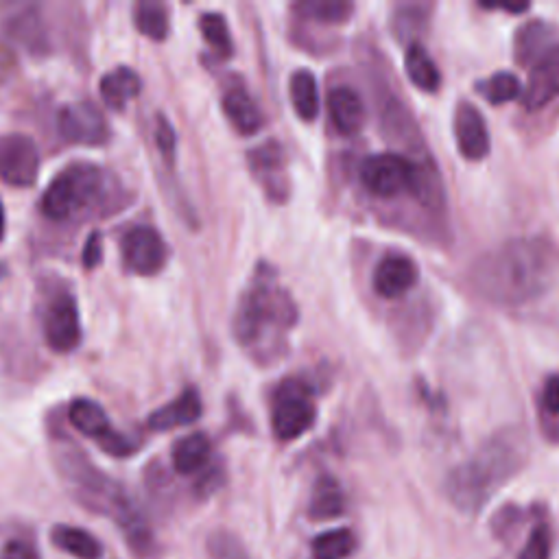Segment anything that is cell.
Listing matches in <instances>:
<instances>
[{"label":"cell","mask_w":559,"mask_h":559,"mask_svg":"<svg viewBox=\"0 0 559 559\" xmlns=\"http://www.w3.org/2000/svg\"><path fill=\"white\" fill-rule=\"evenodd\" d=\"M223 114L241 136H256L265 127V114L252 94L241 83H234L223 92Z\"/></svg>","instance_id":"cell-18"},{"label":"cell","mask_w":559,"mask_h":559,"mask_svg":"<svg viewBox=\"0 0 559 559\" xmlns=\"http://www.w3.org/2000/svg\"><path fill=\"white\" fill-rule=\"evenodd\" d=\"M529 439L518 426L487 437L474 453L448 472L444 492L463 514H479L485 503L527 466Z\"/></svg>","instance_id":"cell-4"},{"label":"cell","mask_w":559,"mask_h":559,"mask_svg":"<svg viewBox=\"0 0 559 559\" xmlns=\"http://www.w3.org/2000/svg\"><path fill=\"white\" fill-rule=\"evenodd\" d=\"M356 549V538L350 529H332L319 533L313 540L315 559H348Z\"/></svg>","instance_id":"cell-32"},{"label":"cell","mask_w":559,"mask_h":559,"mask_svg":"<svg viewBox=\"0 0 559 559\" xmlns=\"http://www.w3.org/2000/svg\"><path fill=\"white\" fill-rule=\"evenodd\" d=\"M129 204L127 190L114 175L90 162H75L59 171L46 186L40 208L51 221H81L121 212Z\"/></svg>","instance_id":"cell-5"},{"label":"cell","mask_w":559,"mask_h":559,"mask_svg":"<svg viewBox=\"0 0 559 559\" xmlns=\"http://www.w3.org/2000/svg\"><path fill=\"white\" fill-rule=\"evenodd\" d=\"M522 520V511L514 505H507L501 511H496L492 520V529L498 538H507V533L514 531V527Z\"/></svg>","instance_id":"cell-37"},{"label":"cell","mask_w":559,"mask_h":559,"mask_svg":"<svg viewBox=\"0 0 559 559\" xmlns=\"http://www.w3.org/2000/svg\"><path fill=\"white\" fill-rule=\"evenodd\" d=\"M212 455V442L206 433H193L182 437L173 446L171 461L175 472L180 474H197L208 466Z\"/></svg>","instance_id":"cell-24"},{"label":"cell","mask_w":559,"mask_h":559,"mask_svg":"<svg viewBox=\"0 0 559 559\" xmlns=\"http://www.w3.org/2000/svg\"><path fill=\"white\" fill-rule=\"evenodd\" d=\"M328 116L332 125L343 136L359 134L365 125V101L359 92L350 86H337L328 92L326 99Z\"/></svg>","instance_id":"cell-19"},{"label":"cell","mask_w":559,"mask_h":559,"mask_svg":"<svg viewBox=\"0 0 559 559\" xmlns=\"http://www.w3.org/2000/svg\"><path fill=\"white\" fill-rule=\"evenodd\" d=\"M293 11L308 22H317V25L326 27H339L346 25L352 18L354 5L346 3V0H302V3L293 5Z\"/></svg>","instance_id":"cell-28"},{"label":"cell","mask_w":559,"mask_h":559,"mask_svg":"<svg viewBox=\"0 0 559 559\" xmlns=\"http://www.w3.org/2000/svg\"><path fill=\"white\" fill-rule=\"evenodd\" d=\"M555 27L546 20H529L514 35V59L518 66H529L551 49Z\"/></svg>","instance_id":"cell-21"},{"label":"cell","mask_w":559,"mask_h":559,"mask_svg":"<svg viewBox=\"0 0 559 559\" xmlns=\"http://www.w3.org/2000/svg\"><path fill=\"white\" fill-rule=\"evenodd\" d=\"M142 90V79L134 68L118 66L105 73L99 81L103 103L114 112H123L129 101H134Z\"/></svg>","instance_id":"cell-22"},{"label":"cell","mask_w":559,"mask_h":559,"mask_svg":"<svg viewBox=\"0 0 559 559\" xmlns=\"http://www.w3.org/2000/svg\"><path fill=\"white\" fill-rule=\"evenodd\" d=\"M134 22H136V29L153 42H164L169 38V31H171L169 9H166V5L158 3V0H140V3L134 7Z\"/></svg>","instance_id":"cell-29"},{"label":"cell","mask_w":559,"mask_h":559,"mask_svg":"<svg viewBox=\"0 0 559 559\" xmlns=\"http://www.w3.org/2000/svg\"><path fill=\"white\" fill-rule=\"evenodd\" d=\"M553 551V533L546 522H538L529 533L525 549L520 551L518 559H551Z\"/></svg>","instance_id":"cell-35"},{"label":"cell","mask_w":559,"mask_h":559,"mask_svg":"<svg viewBox=\"0 0 559 559\" xmlns=\"http://www.w3.org/2000/svg\"><path fill=\"white\" fill-rule=\"evenodd\" d=\"M208 553L212 559H252L239 535L225 529L210 533Z\"/></svg>","instance_id":"cell-34"},{"label":"cell","mask_w":559,"mask_h":559,"mask_svg":"<svg viewBox=\"0 0 559 559\" xmlns=\"http://www.w3.org/2000/svg\"><path fill=\"white\" fill-rule=\"evenodd\" d=\"M156 145L164 156V160L173 164L175 162V149H177V136H175L173 125L169 123V118L162 116V114H158V118H156Z\"/></svg>","instance_id":"cell-36"},{"label":"cell","mask_w":559,"mask_h":559,"mask_svg":"<svg viewBox=\"0 0 559 559\" xmlns=\"http://www.w3.org/2000/svg\"><path fill=\"white\" fill-rule=\"evenodd\" d=\"M247 164L254 180L263 186L269 201L284 204L289 197L287 153L278 140H267L263 145L247 151Z\"/></svg>","instance_id":"cell-13"},{"label":"cell","mask_w":559,"mask_h":559,"mask_svg":"<svg viewBox=\"0 0 559 559\" xmlns=\"http://www.w3.org/2000/svg\"><path fill=\"white\" fill-rule=\"evenodd\" d=\"M121 254L125 267L136 276H156L169 260V245L156 228L138 225L123 236Z\"/></svg>","instance_id":"cell-11"},{"label":"cell","mask_w":559,"mask_h":559,"mask_svg":"<svg viewBox=\"0 0 559 559\" xmlns=\"http://www.w3.org/2000/svg\"><path fill=\"white\" fill-rule=\"evenodd\" d=\"M559 280V245L549 236H520L474 260L470 284L483 300L514 308L540 300Z\"/></svg>","instance_id":"cell-1"},{"label":"cell","mask_w":559,"mask_h":559,"mask_svg":"<svg viewBox=\"0 0 559 559\" xmlns=\"http://www.w3.org/2000/svg\"><path fill=\"white\" fill-rule=\"evenodd\" d=\"M5 230H7V217H5V204L0 199V241L5 239Z\"/></svg>","instance_id":"cell-42"},{"label":"cell","mask_w":559,"mask_h":559,"mask_svg":"<svg viewBox=\"0 0 559 559\" xmlns=\"http://www.w3.org/2000/svg\"><path fill=\"white\" fill-rule=\"evenodd\" d=\"M51 542L59 551L75 559H101L103 546L88 529L73 525H55L51 529Z\"/></svg>","instance_id":"cell-27"},{"label":"cell","mask_w":559,"mask_h":559,"mask_svg":"<svg viewBox=\"0 0 559 559\" xmlns=\"http://www.w3.org/2000/svg\"><path fill=\"white\" fill-rule=\"evenodd\" d=\"M540 404L549 415H559V374L546 378V383L542 387Z\"/></svg>","instance_id":"cell-40"},{"label":"cell","mask_w":559,"mask_h":559,"mask_svg":"<svg viewBox=\"0 0 559 559\" xmlns=\"http://www.w3.org/2000/svg\"><path fill=\"white\" fill-rule=\"evenodd\" d=\"M404 70H407V77L411 79L413 86L420 88L422 92L433 94L442 88V73H439L433 57L426 53L420 42H411L407 46V53H404Z\"/></svg>","instance_id":"cell-25"},{"label":"cell","mask_w":559,"mask_h":559,"mask_svg":"<svg viewBox=\"0 0 559 559\" xmlns=\"http://www.w3.org/2000/svg\"><path fill=\"white\" fill-rule=\"evenodd\" d=\"M40 149L27 134L0 136V182L14 188H29L40 175Z\"/></svg>","instance_id":"cell-10"},{"label":"cell","mask_w":559,"mask_h":559,"mask_svg":"<svg viewBox=\"0 0 559 559\" xmlns=\"http://www.w3.org/2000/svg\"><path fill=\"white\" fill-rule=\"evenodd\" d=\"M317 422V407L308 396L306 385L287 380L276 391L271 409V428L280 442H295L311 431Z\"/></svg>","instance_id":"cell-7"},{"label":"cell","mask_w":559,"mask_h":559,"mask_svg":"<svg viewBox=\"0 0 559 559\" xmlns=\"http://www.w3.org/2000/svg\"><path fill=\"white\" fill-rule=\"evenodd\" d=\"M420 280V269L407 254L391 252L378 260L372 273V289L383 300H398Z\"/></svg>","instance_id":"cell-14"},{"label":"cell","mask_w":559,"mask_h":559,"mask_svg":"<svg viewBox=\"0 0 559 559\" xmlns=\"http://www.w3.org/2000/svg\"><path fill=\"white\" fill-rule=\"evenodd\" d=\"M289 94L295 114L302 118L304 123H313L321 110L319 99V83L311 70L300 68L295 70L289 81Z\"/></svg>","instance_id":"cell-26"},{"label":"cell","mask_w":559,"mask_h":559,"mask_svg":"<svg viewBox=\"0 0 559 559\" xmlns=\"http://www.w3.org/2000/svg\"><path fill=\"white\" fill-rule=\"evenodd\" d=\"M431 11H433V5H426V3L398 5L394 11V18H391V29H394L396 38L409 40V38H413V35H420L428 25Z\"/></svg>","instance_id":"cell-31"},{"label":"cell","mask_w":559,"mask_h":559,"mask_svg":"<svg viewBox=\"0 0 559 559\" xmlns=\"http://www.w3.org/2000/svg\"><path fill=\"white\" fill-rule=\"evenodd\" d=\"M359 180L367 193L374 197L391 199L407 190L422 193L426 177L420 164L402 156V153H374L367 156L359 166Z\"/></svg>","instance_id":"cell-6"},{"label":"cell","mask_w":559,"mask_h":559,"mask_svg":"<svg viewBox=\"0 0 559 559\" xmlns=\"http://www.w3.org/2000/svg\"><path fill=\"white\" fill-rule=\"evenodd\" d=\"M11 66V51H7V46L0 42V75H5Z\"/></svg>","instance_id":"cell-41"},{"label":"cell","mask_w":559,"mask_h":559,"mask_svg":"<svg viewBox=\"0 0 559 559\" xmlns=\"http://www.w3.org/2000/svg\"><path fill=\"white\" fill-rule=\"evenodd\" d=\"M346 511V494H343L341 483L330 477V474H321L315 481L311 492V503H308V516L313 520H335L343 516Z\"/></svg>","instance_id":"cell-23"},{"label":"cell","mask_w":559,"mask_h":559,"mask_svg":"<svg viewBox=\"0 0 559 559\" xmlns=\"http://www.w3.org/2000/svg\"><path fill=\"white\" fill-rule=\"evenodd\" d=\"M455 138L459 153L468 162H481L492 149L490 132L477 105L461 101L455 110Z\"/></svg>","instance_id":"cell-15"},{"label":"cell","mask_w":559,"mask_h":559,"mask_svg":"<svg viewBox=\"0 0 559 559\" xmlns=\"http://www.w3.org/2000/svg\"><path fill=\"white\" fill-rule=\"evenodd\" d=\"M5 38L18 44L33 57H42L49 53V35H46L44 18L35 5H25L11 11L3 18Z\"/></svg>","instance_id":"cell-16"},{"label":"cell","mask_w":559,"mask_h":559,"mask_svg":"<svg viewBox=\"0 0 559 559\" xmlns=\"http://www.w3.org/2000/svg\"><path fill=\"white\" fill-rule=\"evenodd\" d=\"M42 328L46 346L53 352L70 354L77 350L81 343V317L75 297L70 293H57L46 304Z\"/></svg>","instance_id":"cell-12"},{"label":"cell","mask_w":559,"mask_h":559,"mask_svg":"<svg viewBox=\"0 0 559 559\" xmlns=\"http://www.w3.org/2000/svg\"><path fill=\"white\" fill-rule=\"evenodd\" d=\"M57 132L70 145L81 147H103L112 136L103 112L88 101L66 103L59 107Z\"/></svg>","instance_id":"cell-9"},{"label":"cell","mask_w":559,"mask_h":559,"mask_svg":"<svg viewBox=\"0 0 559 559\" xmlns=\"http://www.w3.org/2000/svg\"><path fill=\"white\" fill-rule=\"evenodd\" d=\"M3 273H5V269H3V265H0V276H3Z\"/></svg>","instance_id":"cell-43"},{"label":"cell","mask_w":559,"mask_h":559,"mask_svg":"<svg viewBox=\"0 0 559 559\" xmlns=\"http://www.w3.org/2000/svg\"><path fill=\"white\" fill-rule=\"evenodd\" d=\"M0 559H40V553L29 540L11 538L0 549Z\"/></svg>","instance_id":"cell-38"},{"label":"cell","mask_w":559,"mask_h":559,"mask_svg":"<svg viewBox=\"0 0 559 559\" xmlns=\"http://www.w3.org/2000/svg\"><path fill=\"white\" fill-rule=\"evenodd\" d=\"M68 422L73 424L81 435L94 439L107 455L123 459L134 455L138 450V444L134 439L121 431H116V428L110 424L105 409L99 402H94L90 398H77L70 402Z\"/></svg>","instance_id":"cell-8"},{"label":"cell","mask_w":559,"mask_h":559,"mask_svg":"<svg viewBox=\"0 0 559 559\" xmlns=\"http://www.w3.org/2000/svg\"><path fill=\"white\" fill-rule=\"evenodd\" d=\"M53 459L59 470V477L66 481L70 492L75 494L77 503L90 511H97L101 516L112 518L121 527L125 540L132 546L134 553L140 557H149L151 551L156 549L151 527L125 487L94 466L81 448L68 442L66 435L57 437L53 446Z\"/></svg>","instance_id":"cell-2"},{"label":"cell","mask_w":559,"mask_h":559,"mask_svg":"<svg viewBox=\"0 0 559 559\" xmlns=\"http://www.w3.org/2000/svg\"><path fill=\"white\" fill-rule=\"evenodd\" d=\"M201 413H204V404H201L199 391L184 389L175 400L149 413L147 426L151 431H158V433L173 431V428L195 424L201 418Z\"/></svg>","instance_id":"cell-20"},{"label":"cell","mask_w":559,"mask_h":559,"mask_svg":"<svg viewBox=\"0 0 559 559\" xmlns=\"http://www.w3.org/2000/svg\"><path fill=\"white\" fill-rule=\"evenodd\" d=\"M83 267L86 269H94L101 265L103 260V239H101V232H92L86 241V247H83Z\"/></svg>","instance_id":"cell-39"},{"label":"cell","mask_w":559,"mask_h":559,"mask_svg":"<svg viewBox=\"0 0 559 559\" xmlns=\"http://www.w3.org/2000/svg\"><path fill=\"white\" fill-rule=\"evenodd\" d=\"M199 31L204 33V40L208 42L214 55H219L223 59L232 57L234 53V42L232 33L228 27V20L219 11H206V14L199 16Z\"/></svg>","instance_id":"cell-30"},{"label":"cell","mask_w":559,"mask_h":559,"mask_svg":"<svg viewBox=\"0 0 559 559\" xmlns=\"http://www.w3.org/2000/svg\"><path fill=\"white\" fill-rule=\"evenodd\" d=\"M559 97V42L553 44L538 62L533 64L527 90H525V107L529 112H540L551 101Z\"/></svg>","instance_id":"cell-17"},{"label":"cell","mask_w":559,"mask_h":559,"mask_svg":"<svg viewBox=\"0 0 559 559\" xmlns=\"http://www.w3.org/2000/svg\"><path fill=\"white\" fill-rule=\"evenodd\" d=\"M477 92L487 103L501 105V103H509L520 97L522 83L514 73H507V70H503V73H496L492 77L481 79L477 83Z\"/></svg>","instance_id":"cell-33"},{"label":"cell","mask_w":559,"mask_h":559,"mask_svg":"<svg viewBox=\"0 0 559 559\" xmlns=\"http://www.w3.org/2000/svg\"><path fill=\"white\" fill-rule=\"evenodd\" d=\"M297 317V306L291 293L280 287L276 269L260 265L236 306L234 339L254 361L273 363L284 354Z\"/></svg>","instance_id":"cell-3"}]
</instances>
